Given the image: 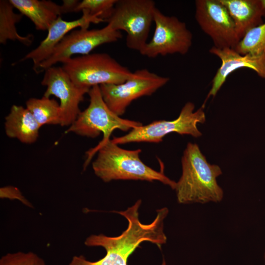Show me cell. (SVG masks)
Listing matches in <instances>:
<instances>
[{
	"label": "cell",
	"instance_id": "cell-15",
	"mask_svg": "<svg viewBox=\"0 0 265 265\" xmlns=\"http://www.w3.org/2000/svg\"><path fill=\"white\" fill-rule=\"evenodd\" d=\"M232 18L239 41L253 28L264 23L262 0H219Z\"/></svg>",
	"mask_w": 265,
	"mask_h": 265
},
{
	"label": "cell",
	"instance_id": "cell-20",
	"mask_svg": "<svg viewBox=\"0 0 265 265\" xmlns=\"http://www.w3.org/2000/svg\"><path fill=\"white\" fill-rule=\"evenodd\" d=\"M234 49L242 55L265 57V22L248 31Z\"/></svg>",
	"mask_w": 265,
	"mask_h": 265
},
{
	"label": "cell",
	"instance_id": "cell-21",
	"mask_svg": "<svg viewBox=\"0 0 265 265\" xmlns=\"http://www.w3.org/2000/svg\"><path fill=\"white\" fill-rule=\"evenodd\" d=\"M117 0H83L80 1L76 12L87 10L106 21L111 15Z\"/></svg>",
	"mask_w": 265,
	"mask_h": 265
},
{
	"label": "cell",
	"instance_id": "cell-18",
	"mask_svg": "<svg viewBox=\"0 0 265 265\" xmlns=\"http://www.w3.org/2000/svg\"><path fill=\"white\" fill-rule=\"evenodd\" d=\"M14 8L9 0H0V43L5 44L10 40L29 46L32 43L33 37L30 34L22 36L19 34L16 25L23 15L15 13Z\"/></svg>",
	"mask_w": 265,
	"mask_h": 265
},
{
	"label": "cell",
	"instance_id": "cell-12",
	"mask_svg": "<svg viewBox=\"0 0 265 265\" xmlns=\"http://www.w3.org/2000/svg\"><path fill=\"white\" fill-rule=\"evenodd\" d=\"M41 85L46 87L43 96H54L59 100L62 126H70L80 112L79 105L90 89L76 85L62 67L52 66L44 71Z\"/></svg>",
	"mask_w": 265,
	"mask_h": 265
},
{
	"label": "cell",
	"instance_id": "cell-3",
	"mask_svg": "<svg viewBox=\"0 0 265 265\" xmlns=\"http://www.w3.org/2000/svg\"><path fill=\"white\" fill-rule=\"evenodd\" d=\"M97 152L92 168L95 175L105 182L119 180L158 181L175 188L176 182L142 162L139 157L141 149H124L110 139Z\"/></svg>",
	"mask_w": 265,
	"mask_h": 265
},
{
	"label": "cell",
	"instance_id": "cell-17",
	"mask_svg": "<svg viewBox=\"0 0 265 265\" xmlns=\"http://www.w3.org/2000/svg\"><path fill=\"white\" fill-rule=\"evenodd\" d=\"M41 127L26 107L13 105L5 117L4 130L7 136L25 144L34 143Z\"/></svg>",
	"mask_w": 265,
	"mask_h": 265
},
{
	"label": "cell",
	"instance_id": "cell-22",
	"mask_svg": "<svg viewBox=\"0 0 265 265\" xmlns=\"http://www.w3.org/2000/svg\"><path fill=\"white\" fill-rule=\"evenodd\" d=\"M0 265H46L44 260L32 252L9 253L0 259Z\"/></svg>",
	"mask_w": 265,
	"mask_h": 265
},
{
	"label": "cell",
	"instance_id": "cell-24",
	"mask_svg": "<svg viewBox=\"0 0 265 265\" xmlns=\"http://www.w3.org/2000/svg\"><path fill=\"white\" fill-rule=\"evenodd\" d=\"M80 1L77 0H64L62 4L65 14L76 12V10Z\"/></svg>",
	"mask_w": 265,
	"mask_h": 265
},
{
	"label": "cell",
	"instance_id": "cell-6",
	"mask_svg": "<svg viewBox=\"0 0 265 265\" xmlns=\"http://www.w3.org/2000/svg\"><path fill=\"white\" fill-rule=\"evenodd\" d=\"M156 8L153 0H117L106 22L113 30L125 31L127 47L139 53L148 42Z\"/></svg>",
	"mask_w": 265,
	"mask_h": 265
},
{
	"label": "cell",
	"instance_id": "cell-23",
	"mask_svg": "<svg viewBox=\"0 0 265 265\" xmlns=\"http://www.w3.org/2000/svg\"><path fill=\"white\" fill-rule=\"evenodd\" d=\"M1 197H7L11 199H16L24 203L27 204V201L23 196L21 191L16 187L8 186L1 187L0 189Z\"/></svg>",
	"mask_w": 265,
	"mask_h": 265
},
{
	"label": "cell",
	"instance_id": "cell-11",
	"mask_svg": "<svg viewBox=\"0 0 265 265\" xmlns=\"http://www.w3.org/2000/svg\"><path fill=\"white\" fill-rule=\"evenodd\" d=\"M195 19L214 47L234 49L239 42L234 22L219 0H196Z\"/></svg>",
	"mask_w": 265,
	"mask_h": 265
},
{
	"label": "cell",
	"instance_id": "cell-9",
	"mask_svg": "<svg viewBox=\"0 0 265 265\" xmlns=\"http://www.w3.org/2000/svg\"><path fill=\"white\" fill-rule=\"evenodd\" d=\"M155 27L152 39L139 53L148 58L180 54L189 51L193 36L186 23L175 16H167L156 8L154 19Z\"/></svg>",
	"mask_w": 265,
	"mask_h": 265
},
{
	"label": "cell",
	"instance_id": "cell-4",
	"mask_svg": "<svg viewBox=\"0 0 265 265\" xmlns=\"http://www.w3.org/2000/svg\"><path fill=\"white\" fill-rule=\"evenodd\" d=\"M88 94L90 98L88 106L80 111L66 131L67 133L73 132L91 138L103 133L102 140L87 152L85 167L98 149L110 139V136L115 130L127 132L142 125L139 122L122 118L110 110L103 100L99 86L91 87Z\"/></svg>",
	"mask_w": 265,
	"mask_h": 265
},
{
	"label": "cell",
	"instance_id": "cell-13",
	"mask_svg": "<svg viewBox=\"0 0 265 265\" xmlns=\"http://www.w3.org/2000/svg\"><path fill=\"white\" fill-rule=\"evenodd\" d=\"M80 18L66 21L59 17L47 30L46 37L39 45L26 54L20 61L30 60L33 63V69L38 73L40 65L52 54L57 44L72 30L79 27L88 28L91 23L98 24L104 21L96 15H92L85 10H82Z\"/></svg>",
	"mask_w": 265,
	"mask_h": 265
},
{
	"label": "cell",
	"instance_id": "cell-8",
	"mask_svg": "<svg viewBox=\"0 0 265 265\" xmlns=\"http://www.w3.org/2000/svg\"><path fill=\"white\" fill-rule=\"evenodd\" d=\"M169 81L168 77L141 69L133 72L131 77L122 83L104 84L99 86L107 106L120 116L132 102L141 97L151 96Z\"/></svg>",
	"mask_w": 265,
	"mask_h": 265
},
{
	"label": "cell",
	"instance_id": "cell-1",
	"mask_svg": "<svg viewBox=\"0 0 265 265\" xmlns=\"http://www.w3.org/2000/svg\"><path fill=\"white\" fill-rule=\"evenodd\" d=\"M141 201L138 200L124 211L117 212L125 217L128 226L120 235L111 237L103 234L92 235L85 240L87 246H100L106 255L96 262H91L82 256H74L69 265H127L129 256L141 242L150 241L160 246L166 242L163 231L164 220L168 213L167 208L157 210L156 218L150 224H143L139 219L138 210ZM162 265H166L164 262Z\"/></svg>",
	"mask_w": 265,
	"mask_h": 265
},
{
	"label": "cell",
	"instance_id": "cell-25",
	"mask_svg": "<svg viewBox=\"0 0 265 265\" xmlns=\"http://www.w3.org/2000/svg\"><path fill=\"white\" fill-rule=\"evenodd\" d=\"M264 260H265V253H264Z\"/></svg>",
	"mask_w": 265,
	"mask_h": 265
},
{
	"label": "cell",
	"instance_id": "cell-7",
	"mask_svg": "<svg viewBox=\"0 0 265 265\" xmlns=\"http://www.w3.org/2000/svg\"><path fill=\"white\" fill-rule=\"evenodd\" d=\"M194 108V104L188 102L183 107L176 119L155 121L146 125H142L133 128L124 135L114 137L111 140L118 145L131 142L159 143L167 134L172 132L200 137L202 133L197 125L205 122L206 115L203 106L195 111Z\"/></svg>",
	"mask_w": 265,
	"mask_h": 265
},
{
	"label": "cell",
	"instance_id": "cell-14",
	"mask_svg": "<svg viewBox=\"0 0 265 265\" xmlns=\"http://www.w3.org/2000/svg\"><path fill=\"white\" fill-rule=\"evenodd\" d=\"M209 52L220 59L221 64L212 80L211 88L205 102L210 97L216 96L229 75L238 69L245 68L253 70L259 77L265 80V57L249 54L242 55L234 49H219L214 46Z\"/></svg>",
	"mask_w": 265,
	"mask_h": 265
},
{
	"label": "cell",
	"instance_id": "cell-16",
	"mask_svg": "<svg viewBox=\"0 0 265 265\" xmlns=\"http://www.w3.org/2000/svg\"><path fill=\"white\" fill-rule=\"evenodd\" d=\"M14 8L27 17L37 30H48L53 23L65 14L62 5L50 0H9Z\"/></svg>",
	"mask_w": 265,
	"mask_h": 265
},
{
	"label": "cell",
	"instance_id": "cell-10",
	"mask_svg": "<svg viewBox=\"0 0 265 265\" xmlns=\"http://www.w3.org/2000/svg\"><path fill=\"white\" fill-rule=\"evenodd\" d=\"M122 37L120 31L114 30L107 24L101 28L75 29L57 44L51 55L39 66L38 73L53 66L57 63L73 57L74 55H86L103 44L117 41Z\"/></svg>",
	"mask_w": 265,
	"mask_h": 265
},
{
	"label": "cell",
	"instance_id": "cell-19",
	"mask_svg": "<svg viewBox=\"0 0 265 265\" xmlns=\"http://www.w3.org/2000/svg\"><path fill=\"white\" fill-rule=\"evenodd\" d=\"M26 105L41 127L47 125L62 126V111L59 103L55 99L45 96L31 98L26 101Z\"/></svg>",
	"mask_w": 265,
	"mask_h": 265
},
{
	"label": "cell",
	"instance_id": "cell-2",
	"mask_svg": "<svg viewBox=\"0 0 265 265\" xmlns=\"http://www.w3.org/2000/svg\"><path fill=\"white\" fill-rule=\"evenodd\" d=\"M182 174L174 189L180 204H206L222 201L224 192L217 182L220 167L209 163L198 145L189 142L182 158Z\"/></svg>",
	"mask_w": 265,
	"mask_h": 265
},
{
	"label": "cell",
	"instance_id": "cell-5",
	"mask_svg": "<svg viewBox=\"0 0 265 265\" xmlns=\"http://www.w3.org/2000/svg\"><path fill=\"white\" fill-rule=\"evenodd\" d=\"M62 64V68L76 85L89 89L104 84L122 83L133 74L105 53L73 57Z\"/></svg>",
	"mask_w": 265,
	"mask_h": 265
}]
</instances>
